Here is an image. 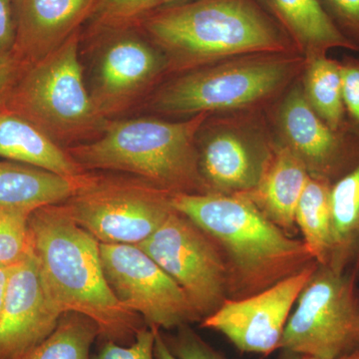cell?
I'll use <instances>...</instances> for the list:
<instances>
[{
	"instance_id": "obj_1",
	"label": "cell",
	"mask_w": 359,
	"mask_h": 359,
	"mask_svg": "<svg viewBox=\"0 0 359 359\" xmlns=\"http://www.w3.org/2000/svg\"><path fill=\"white\" fill-rule=\"evenodd\" d=\"M29 230L32 252L52 304L62 314L73 311L91 318L103 340L131 344L147 325L116 299L104 275L98 240L61 204L32 212Z\"/></svg>"
},
{
	"instance_id": "obj_2",
	"label": "cell",
	"mask_w": 359,
	"mask_h": 359,
	"mask_svg": "<svg viewBox=\"0 0 359 359\" xmlns=\"http://www.w3.org/2000/svg\"><path fill=\"white\" fill-rule=\"evenodd\" d=\"M171 204L221 250L228 299L263 292L316 262L304 241L280 230L245 196L172 193Z\"/></svg>"
},
{
	"instance_id": "obj_3",
	"label": "cell",
	"mask_w": 359,
	"mask_h": 359,
	"mask_svg": "<svg viewBox=\"0 0 359 359\" xmlns=\"http://www.w3.org/2000/svg\"><path fill=\"white\" fill-rule=\"evenodd\" d=\"M139 28L164 54L168 72L177 74L248 54L297 52L259 0L161 7Z\"/></svg>"
},
{
	"instance_id": "obj_4",
	"label": "cell",
	"mask_w": 359,
	"mask_h": 359,
	"mask_svg": "<svg viewBox=\"0 0 359 359\" xmlns=\"http://www.w3.org/2000/svg\"><path fill=\"white\" fill-rule=\"evenodd\" d=\"M209 116L107 120L95 139L66 150L86 171L124 172L169 193L205 194L197 141Z\"/></svg>"
},
{
	"instance_id": "obj_5",
	"label": "cell",
	"mask_w": 359,
	"mask_h": 359,
	"mask_svg": "<svg viewBox=\"0 0 359 359\" xmlns=\"http://www.w3.org/2000/svg\"><path fill=\"white\" fill-rule=\"evenodd\" d=\"M81 37L80 29L46 57L25 66L1 106L65 149L93 140L107 122L97 112L85 84Z\"/></svg>"
},
{
	"instance_id": "obj_6",
	"label": "cell",
	"mask_w": 359,
	"mask_h": 359,
	"mask_svg": "<svg viewBox=\"0 0 359 359\" xmlns=\"http://www.w3.org/2000/svg\"><path fill=\"white\" fill-rule=\"evenodd\" d=\"M304 66V58L297 52L226 59L178 74L149 104L160 114L186 117L245 109L280 93Z\"/></svg>"
},
{
	"instance_id": "obj_7",
	"label": "cell",
	"mask_w": 359,
	"mask_h": 359,
	"mask_svg": "<svg viewBox=\"0 0 359 359\" xmlns=\"http://www.w3.org/2000/svg\"><path fill=\"white\" fill-rule=\"evenodd\" d=\"M359 278L318 264L297 297L280 349L337 359L359 349Z\"/></svg>"
},
{
	"instance_id": "obj_8",
	"label": "cell",
	"mask_w": 359,
	"mask_h": 359,
	"mask_svg": "<svg viewBox=\"0 0 359 359\" xmlns=\"http://www.w3.org/2000/svg\"><path fill=\"white\" fill-rule=\"evenodd\" d=\"M171 194L136 177L109 178L92 174L61 205L99 243L139 245L174 211Z\"/></svg>"
},
{
	"instance_id": "obj_9",
	"label": "cell",
	"mask_w": 359,
	"mask_h": 359,
	"mask_svg": "<svg viewBox=\"0 0 359 359\" xmlns=\"http://www.w3.org/2000/svg\"><path fill=\"white\" fill-rule=\"evenodd\" d=\"M137 245L178 283L201 321L228 299V271L221 250L185 215L174 209Z\"/></svg>"
},
{
	"instance_id": "obj_10",
	"label": "cell",
	"mask_w": 359,
	"mask_h": 359,
	"mask_svg": "<svg viewBox=\"0 0 359 359\" xmlns=\"http://www.w3.org/2000/svg\"><path fill=\"white\" fill-rule=\"evenodd\" d=\"M100 255L116 299L148 327L171 330L201 323L178 283L138 245L100 243Z\"/></svg>"
},
{
	"instance_id": "obj_11",
	"label": "cell",
	"mask_w": 359,
	"mask_h": 359,
	"mask_svg": "<svg viewBox=\"0 0 359 359\" xmlns=\"http://www.w3.org/2000/svg\"><path fill=\"white\" fill-rule=\"evenodd\" d=\"M89 37L99 47L90 96L103 119L128 109L168 72L164 54L140 28Z\"/></svg>"
},
{
	"instance_id": "obj_12",
	"label": "cell",
	"mask_w": 359,
	"mask_h": 359,
	"mask_svg": "<svg viewBox=\"0 0 359 359\" xmlns=\"http://www.w3.org/2000/svg\"><path fill=\"white\" fill-rule=\"evenodd\" d=\"M316 262L273 287L223 306L201 327L223 334L241 353L269 356L280 351L283 332L297 297L318 268Z\"/></svg>"
},
{
	"instance_id": "obj_13",
	"label": "cell",
	"mask_w": 359,
	"mask_h": 359,
	"mask_svg": "<svg viewBox=\"0 0 359 359\" xmlns=\"http://www.w3.org/2000/svg\"><path fill=\"white\" fill-rule=\"evenodd\" d=\"M282 144L301 160L309 176L330 185L358 164L359 135L353 124L334 130L309 105L301 83L283 97L276 113Z\"/></svg>"
},
{
	"instance_id": "obj_14",
	"label": "cell",
	"mask_w": 359,
	"mask_h": 359,
	"mask_svg": "<svg viewBox=\"0 0 359 359\" xmlns=\"http://www.w3.org/2000/svg\"><path fill=\"white\" fill-rule=\"evenodd\" d=\"M210 127L203 125L197 141L200 174L207 193L231 196L254 191L275 145L261 131L244 124Z\"/></svg>"
},
{
	"instance_id": "obj_15",
	"label": "cell",
	"mask_w": 359,
	"mask_h": 359,
	"mask_svg": "<svg viewBox=\"0 0 359 359\" xmlns=\"http://www.w3.org/2000/svg\"><path fill=\"white\" fill-rule=\"evenodd\" d=\"M62 313L52 304L33 252L11 266L0 313V359H15L57 327Z\"/></svg>"
},
{
	"instance_id": "obj_16",
	"label": "cell",
	"mask_w": 359,
	"mask_h": 359,
	"mask_svg": "<svg viewBox=\"0 0 359 359\" xmlns=\"http://www.w3.org/2000/svg\"><path fill=\"white\" fill-rule=\"evenodd\" d=\"M96 0H14L11 55L23 66L46 57L81 29Z\"/></svg>"
},
{
	"instance_id": "obj_17",
	"label": "cell",
	"mask_w": 359,
	"mask_h": 359,
	"mask_svg": "<svg viewBox=\"0 0 359 359\" xmlns=\"http://www.w3.org/2000/svg\"><path fill=\"white\" fill-rule=\"evenodd\" d=\"M309 177L301 160L282 143L276 144L259 185L242 196L252 201L271 223L294 237L295 211Z\"/></svg>"
},
{
	"instance_id": "obj_18",
	"label": "cell",
	"mask_w": 359,
	"mask_h": 359,
	"mask_svg": "<svg viewBox=\"0 0 359 359\" xmlns=\"http://www.w3.org/2000/svg\"><path fill=\"white\" fill-rule=\"evenodd\" d=\"M304 59L332 49H358L337 29L320 0H259Z\"/></svg>"
},
{
	"instance_id": "obj_19",
	"label": "cell",
	"mask_w": 359,
	"mask_h": 359,
	"mask_svg": "<svg viewBox=\"0 0 359 359\" xmlns=\"http://www.w3.org/2000/svg\"><path fill=\"white\" fill-rule=\"evenodd\" d=\"M0 158L51 173L79 178L88 173L58 145L25 118L0 107Z\"/></svg>"
},
{
	"instance_id": "obj_20",
	"label": "cell",
	"mask_w": 359,
	"mask_h": 359,
	"mask_svg": "<svg viewBox=\"0 0 359 359\" xmlns=\"http://www.w3.org/2000/svg\"><path fill=\"white\" fill-rule=\"evenodd\" d=\"M89 172L68 178L20 163L0 160V209L34 212L72 197L90 179Z\"/></svg>"
},
{
	"instance_id": "obj_21",
	"label": "cell",
	"mask_w": 359,
	"mask_h": 359,
	"mask_svg": "<svg viewBox=\"0 0 359 359\" xmlns=\"http://www.w3.org/2000/svg\"><path fill=\"white\" fill-rule=\"evenodd\" d=\"M330 207L332 240L327 266L359 278V160L351 171L332 184Z\"/></svg>"
},
{
	"instance_id": "obj_22",
	"label": "cell",
	"mask_w": 359,
	"mask_h": 359,
	"mask_svg": "<svg viewBox=\"0 0 359 359\" xmlns=\"http://www.w3.org/2000/svg\"><path fill=\"white\" fill-rule=\"evenodd\" d=\"M302 90L311 108L330 128H346L351 122L346 119L342 96L341 63L318 55L304 59Z\"/></svg>"
},
{
	"instance_id": "obj_23",
	"label": "cell",
	"mask_w": 359,
	"mask_h": 359,
	"mask_svg": "<svg viewBox=\"0 0 359 359\" xmlns=\"http://www.w3.org/2000/svg\"><path fill=\"white\" fill-rule=\"evenodd\" d=\"M332 185L309 177L295 211V224L314 261L327 266L332 240Z\"/></svg>"
},
{
	"instance_id": "obj_24",
	"label": "cell",
	"mask_w": 359,
	"mask_h": 359,
	"mask_svg": "<svg viewBox=\"0 0 359 359\" xmlns=\"http://www.w3.org/2000/svg\"><path fill=\"white\" fill-rule=\"evenodd\" d=\"M97 337L100 330L91 318L68 311L46 339L15 359H91L90 351Z\"/></svg>"
},
{
	"instance_id": "obj_25",
	"label": "cell",
	"mask_w": 359,
	"mask_h": 359,
	"mask_svg": "<svg viewBox=\"0 0 359 359\" xmlns=\"http://www.w3.org/2000/svg\"><path fill=\"white\" fill-rule=\"evenodd\" d=\"M165 0H96L86 25L89 36L114 30L135 29L164 6Z\"/></svg>"
},
{
	"instance_id": "obj_26",
	"label": "cell",
	"mask_w": 359,
	"mask_h": 359,
	"mask_svg": "<svg viewBox=\"0 0 359 359\" xmlns=\"http://www.w3.org/2000/svg\"><path fill=\"white\" fill-rule=\"evenodd\" d=\"M32 212L0 209V264L13 266L32 252L29 230Z\"/></svg>"
},
{
	"instance_id": "obj_27",
	"label": "cell",
	"mask_w": 359,
	"mask_h": 359,
	"mask_svg": "<svg viewBox=\"0 0 359 359\" xmlns=\"http://www.w3.org/2000/svg\"><path fill=\"white\" fill-rule=\"evenodd\" d=\"M174 334H163L171 353L178 359H229L200 337L190 325L176 328Z\"/></svg>"
},
{
	"instance_id": "obj_28",
	"label": "cell",
	"mask_w": 359,
	"mask_h": 359,
	"mask_svg": "<svg viewBox=\"0 0 359 359\" xmlns=\"http://www.w3.org/2000/svg\"><path fill=\"white\" fill-rule=\"evenodd\" d=\"M157 327H145L129 346L104 340L93 359H156L155 339Z\"/></svg>"
},
{
	"instance_id": "obj_29",
	"label": "cell",
	"mask_w": 359,
	"mask_h": 359,
	"mask_svg": "<svg viewBox=\"0 0 359 359\" xmlns=\"http://www.w3.org/2000/svg\"><path fill=\"white\" fill-rule=\"evenodd\" d=\"M340 33L359 51V0H320Z\"/></svg>"
},
{
	"instance_id": "obj_30",
	"label": "cell",
	"mask_w": 359,
	"mask_h": 359,
	"mask_svg": "<svg viewBox=\"0 0 359 359\" xmlns=\"http://www.w3.org/2000/svg\"><path fill=\"white\" fill-rule=\"evenodd\" d=\"M340 63L344 107L349 122L359 129V59L346 56Z\"/></svg>"
},
{
	"instance_id": "obj_31",
	"label": "cell",
	"mask_w": 359,
	"mask_h": 359,
	"mask_svg": "<svg viewBox=\"0 0 359 359\" xmlns=\"http://www.w3.org/2000/svg\"><path fill=\"white\" fill-rule=\"evenodd\" d=\"M25 66L11 53H0V107L11 93Z\"/></svg>"
},
{
	"instance_id": "obj_32",
	"label": "cell",
	"mask_w": 359,
	"mask_h": 359,
	"mask_svg": "<svg viewBox=\"0 0 359 359\" xmlns=\"http://www.w3.org/2000/svg\"><path fill=\"white\" fill-rule=\"evenodd\" d=\"M14 30V0H0V53H11Z\"/></svg>"
},
{
	"instance_id": "obj_33",
	"label": "cell",
	"mask_w": 359,
	"mask_h": 359,
	"mask_svg": "<svg viewBox=\"0 0 359 359\" xmlns=\"http://www.w3.org/2000/svg\"><path fill=\"white\" fill-rule=\"evenodd\" d=\"M154 353L156 359H178L167 346L166 342L163 339L162 332L159 328L156 330Z\"/></svg>"
},
{
	"instance_id": "obj_34",
	"label": "cell",
	"mask_w": 359,
	"mask_h": 359,
	"mask_svg": "<svg viewBox=\"0 0 359 359\" xmlns=\"http://www.w3.org/2000/svg\"><path fill=\"white\" fill-rule=\"evenodd\" d=\"M11 266L0 264V313H1L2 306H4V299H6Z\"/></svg>"
},
{
	"instance_id": "obj_35",
	"label": "cell",
	"mask_w": 359,
	"mask_h": 359,
	"mask_svg": "<svg viewBox=\"0 0 359 359\" xmlns=\"http://www.w3.org/2000/svg\"><path fill=\"white\" fill-rule=\"evenodd\" d=\"M301 354L294 353V351H287V349H280V354H278L276 359H301Z\"/></svg>"
},
{
	"instance_id": "obj_36",
	"label": "cell",
	"mask_w": 359,
	"mask_h": 359,
	"mask_svg": "<svg viewBox=\"0 0 359 359\" xmlns=\"http://www.w3.org/2000/svg\"><path fill=\"white\" fill-rule=\"evenodd\" d=\"M189 1H192V0H165L164 6L162 7L177 6V4H186V2Z\"/></svg>"
},
{
	"instance_id": "obj_37",
	"label": "cell",
	"mask_w": 359,
	"mask_h": 359,
	"mask_svg": "<svg viewBox=\"0 0 359 359\" xmlns=\"http://www.w3.org/2000/svg\"><path fill=\"white\" fill-rule=\"evenodd\" d=\"M337 359H359V349L358 351H353V353L346 354V355L340 356Z\"/></svg>"
},
{
	"instance_id": "obj_38",
	"label": "cell",
	"mask_w": 359,
	"mask_h": 359,
	"mask_svg": "<svg viewBox=\"0 0 359 359\" xmlns=\"http://www.w3.org/2000/svg\"><path fill=\"white\" fill-rule=\"evenodd\" d=\"M301 359H325V358H318V356L302 355Z\"/></svg>"
}]
</instances>
